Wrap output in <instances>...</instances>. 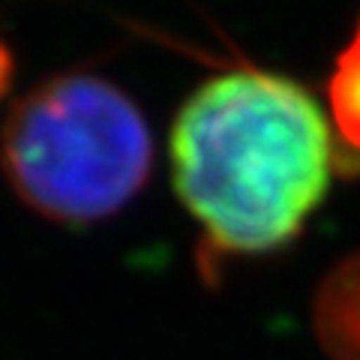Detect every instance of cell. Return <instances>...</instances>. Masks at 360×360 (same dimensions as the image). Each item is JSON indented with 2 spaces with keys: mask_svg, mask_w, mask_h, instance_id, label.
Masks as SVG:
<instances>
[{
  "mask_svg": "<svg viewBox=\"0 0 360 360\" xmlns=\"http://www.w3.org/2000/svg\"><path fill=\"white\" fill-rule=\"evenodd\" d=\"M168 160L213 255H267L295 243L328 195L333 127L297 78L238 66L186 96Z\"/></svg>",
  "mask_w": 360,
  "mask_h": 360,
  "instance_id": "1",
  "label": "cell"
},
{
  "mask_svg": "<svg viewBox=\"0 0 360 360\" xmlns=\"http://www.w3.org/2000/svg\"><path fill=\"white\" fill-rule=\"evenodd\" d=\"M315 321L336 354L360 357V252L340 262L315 300Z\"/></svg>",
  "mask_w": 360,
  "mask_h": 360,
  "instance_id": "3",
  "label": "cell"
},
{
  "mask_svg": "<svg viewBox=\"0 0 360 360\" xmlns=\"http://www.w3.org/2000/svg\"><path fill=\"white\" fill-rule=\"evenodd\" d=\"M328 111L336 141L360 156V18L348 42L340 49L328 75Z\"/></svg>",
  "mask_w": 360,
  "mask_h": 360,
  "instance_id": "4",
  "label": "cell"
},
{
  "mask_svg": "<svg viewBox=\"0 0 360 360\" xmlns=\"http://www.w3.org/2000/svg\"><path fill=\"white\" fill-rule=\"evenodd\" d=\"M0 172L33 213L94 225L120 213L150 180L153 135L123 87L94 72H60L6 115Z\"/></svg>",
  "mask_w": 360,
  "mask_h": 360,
  "instance_id": "2",
  "label": "cell"
},
{
  "mask_svg": "<svg viewBox=\"0 0 360 360\" xmlns=\"http://www.w3.org/2000/svg\"><path fill=\"white\" fill-rule=\"evenodd\" d=\"M13 78H15V60H13V51H9V45L0 39V99L9 94V87H13Z\"/></svg>",
  "mask_w": 360,
  "mask_h": 360,
  "instance_id": "5",
  "label": "cell"
}]
</instances>
